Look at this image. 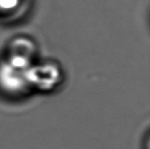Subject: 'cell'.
<instances>
[{
  "label": "cell",
  "instance_id": "cell-1",
  "mask_svg": "<svg viewBox=\"0 0 150 149\" xmlns=\"http://www.w3.org/2000/svg\"><path fill=\"white\" fill-rule=\"evenodd\" d=\"M31 90L41 94H52L62 88L66 80L65 69L55 59H39L28 69Z\"/></svg>",
  "mask_w": 150,
  "mask_h": 149
},
{
  "label": "cell",
  "instance_id": "cell-2",
  "mask_svg": "<svg viewBox=\"0 0 150 149\" xmlns=\"http://www.w3.org/2000/svg\"><path fill=\"white\" fill-rule=\"evenodd\" d=\"M33 94L28 70L10 64L0 56V97L16 102Z\"/></svg>",
  "mask_w": 150,
  "mask_h": 149
},
{
  "label": "cell",
  "instance_id": "cell-3",
  "mask_svg": "<svg viewBox=\"0 0 150 149\" xmlns=\"http://www.w3.org/2000/svg\"><path fill=\"white\" fill-rule=\"evenodd\" d=\"M1 57L11 65L28 70L39 59L38 45L30 36L16 35L7 43Z\"/></svg>",
  "mask_w": 150,
  "mask_h": 149
},
{
  "label": "cell",
  "instance_id": "cell-4",
  "mask_svg": "<svg viewBox=\"0 0 150 149\" xmlns=\"http://www.w3.org/2000/svg\"><path fill=\"white\" fill-rule=\"evenodd\" d=\"M21 3L22 0H0V14H13L20 8Z\"/></svg>",
  "mask_w": 150,
  "mask_h": 149
}]
</instances>
